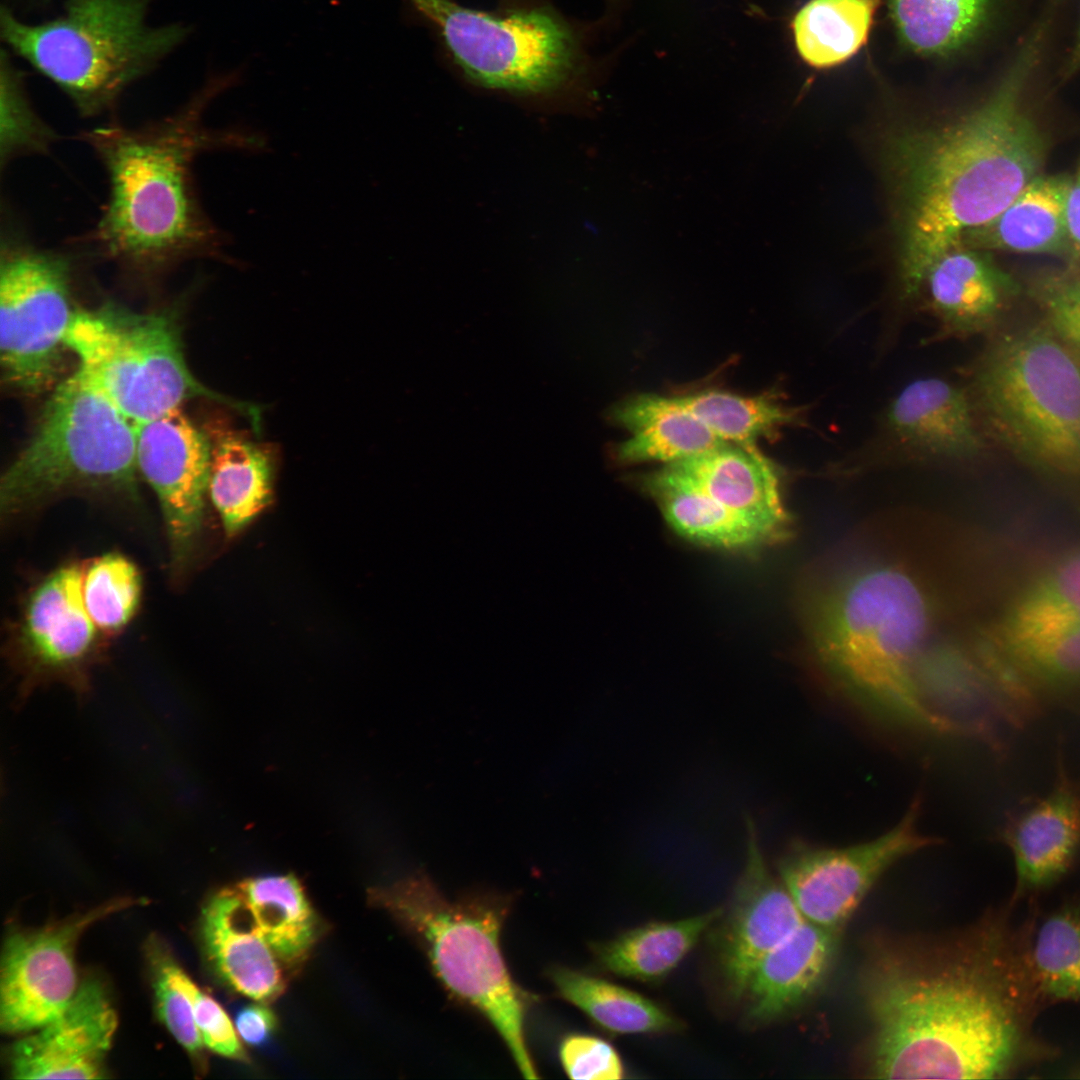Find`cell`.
Segmentation results:
<instances>
[{
    "label": "cell",
    "instance_id": "1",
    "mask_svg": "<svg viewBox=\"0 0 1080 1080\" xmlns=\"http://www.w3.org/2000/svg\"><path fill=\"white\" fill-rule=\"evenodd\" d=\"M1009 903L951 936L887 942L861 976L876 1079H1004L1059 1049L1036 1030L1044 1009Z\"/></svg>",
    "mask_w": 1080,
    "mask_h": 1080
},
{
    "label": "cell",
    "instance_id": "2",
    "mask_svg": "<svg viewBox=\"0 0 1080 1080\" xmlns=\"http://www.w3.org/2000/svg\"><path fill=\"white\" fill-rule=\"evenodd\" d=\"M1039 23L990 94L949 121L897 128L884 147L897 202L904 298L921 291L931 265L969 231L999 215L1039 175L1047 136L1027 88L1043 47Z\"/></svg>",
    "mask_w": 1080,
    "mask_h": 1080
},
{
    "label": "cell",
    "instance_id": "3",
    "mask_svg": "<svg viewBox=\"0 0 1080 1080\" xmlns=\"http://www.w3.org/2000/svg\"><path fill=\"white\" fill-rule=\"evenodd\" d=\"M205 87L177 111L137 127L111 122L78 138L108 178L95 226L75 242L126 273L152 277L201 257L222 256L221 239L200 205L193 176L202 151L220 143L202 124Z\"/></svg>",
    "mask_w": 1080,
    "mask_h": 1080
},
{
    "label": "cell",
    "instance_id": "4",
    "mask_svg": "<svg viewBox=\"0 0 1080 1080\" xmlns=\"http://www.w3.org/2000/svg\"><path fill=\"white\" fill-rule=\"evenodd\" d=\"M930 605L903 569L875 564L828 587L812 606L816 656L861 709L897 726L945 734L921 685Z\"/></svg>",
    "mask_w": 1080,
    "mask_h": 1080
},
{
    "label": "cell",
    "instance_id": "5",
    "mask_svg": "<svg viewBox=\"0 0 1080 1080\" xmlns=\"http://www.w3.org/2000/svg\"><path fill=\"white\" fill-rule=\"evenodd\" d=\"M149 4L67 0L60 15L37 24L21 21L2 6L1 38L61 89L81 116H99L188 34L183 24H149Z\"/></svg>",
    "mask_w": 1080,
    "mask_h": 1080
},
{
    "label": "cell",
    "instance_id": "6",
    "mask_svg": "<svg viewBox=\"0 0 1080 1080\" xmlns=\"http://www.w3.org/2000/svg\"><path fill=\"white\" fill-rule=\"evenodd\" d=\"M371 898L416 938L446 990L493 1026L521 1074L538 1078L525 1036L531 998L513 980L500 946L509 902L451 900L424 876L376 888Z\"/></svg>",
    "mask_w": 1080,
    "mask_h": 1080
},
{
    "label": "cell",
    "instance_id": "7",
    "mask_svg": "<svg viewBox=\"0 0 1080 1080\" xmlns=\"http://www.w3.org/2000/svg\"><path fill=\"white\" fill-rule=\"evenodd\" d=\"M979 405L994 435L1027 464L1080 474V357L1048 326L997 340L975 372Z\"/></svg>",
    "mask_w": 1080,
    "mask_h": 1080
},
{
    "label": "cell",
    "instance_id": "8",
    "mask_svg": "<svg viewBox=\"0 0 1080 1080\" xmlns=\"http://www.w3.org/2000/svg\"><path fill=\"white\" fill-rule=\"evenodd\" d=\"M135 425L79 369L53 389L28 443L0 481L7 517L72 492L135 496Z\"/></svg>",
    "mask_w": 1080,
    "mask_h": 1080
},
{
    "label": "cell",
    "instance_id": "9",
    "mask_svg": "<svg viewBox=\"0 0 1080 1080\" xmlns=\"http://www.w3.org/2000/svg\"><path fill=\"white\" fill-rule=\"evenodd\" d=\"M64 342L77 356L78 368L135 426L203 396L261 425L260 408L210 391L194 378L175 318L167 311L135 312L112 302L76 309Z\"/></svg>",
    "mask_w": 1080,
    "mask_h": 1080
},
{
    "label": "cell",
    "instance_id": "10",
    "mask_svg": "<svg viewBox=\"0 0 1080 1080\" xmlns=\"http://www.w3.org/2000/svg\"><path fill=\"white\" fill-rule=\"evenodd\" d=\"M434 24L449 55L474 82L504 91H553L578 76L579 39L543 6L490 12L453 0H411Z\"/></svg>",
    "mask_w": 1080,
    "mask_h": 1080
},
{
    "label": "cell",
    "instance_id": "11",
    "mask_svg": "<svg viewBox=\"0 0 1080 1080\" xmlns=\"http://www.w3.org/2000/svg\"><path fill=\"white\" fill-rule=\"evenodd\" d=\"M75 310L69 259L7 234L0 260V363L9 388L33 397L56 387Z\"/></svg>",
    "mask_w": 1080,
    "mask_h": 1080
},
{
    "label": "cell",
    "instance_id": "12",
    "mask_svg": "<svg viewBox=\"0 0 1080 1080\" xmlns=\"http://www.w3.org/2000/svg\"><path fill=\"white\" fill-rule=\"evenodd\" d=\"M987 660L1003 677L1080 682V548L1020 592L990 633Z\"/></svg>",
    "mask_w": 1080,
    "mask_h": 1080
},
{
    "label": "cell",
    "instance_id": "13",
    "mask_svg": "<svg viewBox=\"0 0 1080 1080\" xmlns=\"http://www.w3.org/2000/svg\"><path fill=\"white\" fill-rule=\"evenodd\" d=\"M920 800L902 819L870 841L847 847H820L794 841L779 860L780 880L806 921L842 929L876 881L896 862L938 840L918 827Z\"/></svg>",
    "mask_w": 1080,
    "mask_h": 1080
},
{
    "label": "cell",
    "instance_id": "14",
    "mask_svg": "<svg viewBox=\"0 0 1080 1080\" xmlns=\"http://www.w3.org/2000/svg\"><path fill=\"white\" fill-rule=\"evenodd\" d=\"M133 903L112 900L43 928L10 934L1 962V1030L27 1033L58 1017L79 985L74 948L80 935L96 921Z\"/></svg>",
    "mask_w": 1080,
    "mask_h": 1080
},
{
    "label": "cell",
    "instance_id": "15",
    "mask_svg": "<svg viewBox=\"0 0 1080 1080\" xmlns=\"http://www.w3.org/2000/svg\"><path fill=\"white\" fill-rule=\"evenodd\" d=\"M139 472L154 490L164 517L171 558L183 568L204 515L211 440L180 408L135 426Z\"/></svg>",
    "mask_w": 1080,
    "mask_h": 1080
},
{
    "label": "cell",
    "instance_id": "16",
    "mask_svg": "<svg viewBox=\"0 0 1080 1080\" xmlns=\"http://www.w3.org/2000/svg\"><path fill=\"white\" fill-rule=\"evenodd\" d=\"M83 568L61 567L31 594L21 626L20 664L25 675L24 699L35 685L62 680L82 696L85 668L95 646L97 627L82 594Z\"/></svg>",
    "mask_w": 1080,
    "mask_h": 1080
},
{
    "label": "cell",
    "instance_id": "17",
    "mask_svg": "<svg viewBox=\"0 0 1080 1080\" xmlns=\"http://www.w3.org/2000/svg\"><path fill=\"white\" fill-rule=\"evenodd\" d=\"M745 832V864L719 941L722 975L735 997L744 996L760 960L806 921L782 881L769 871L750 816Z\"/></svg>",
    "mask_w": 1080,
    "mask_h": 1080
},
{
    "label": "cell",
    "instance_id": "18",
    "mask_svg": "<svg viewBox=\"0 0 1080 1080\" xmlns=\"http://www.w3.org/2000/svg\"><path fill=\"white\" fill-rule=\"evenodd\" d=\"M1001 839L1014 861V908L1037 904L1072 871L1080 857V781L1062 762L1050 792L1013 816Z\"/></svg>",
    "mask_w": 1080,
    "mask_h": 1080
},
{
    "label": "cell",
    "instance_id": "19",
    "mask_svg": "<svg viewBox=\"0 0 1080 1080\" xmlns=\"http://www.w3.org/2000/svg\"><path fill=\"white\" fill-rule=\"evenodd\" d=\"M117 1028L103 985L86 978L64 1011L14 1044L10 1072L16 1079H99Z\"/></svg>",
    "mask_w": 1080,
    "mask_h": 1080
},
{
    "label": "cell",
    "instance_id": "20",
    "mask_svg": "<svg viewBox=\"0 0 1080 1080\" xmlns=\"http://www.w3.org/2000/svg\"><path fill=\"white\" fill-rule=\"evenodd\" d=\"M671 464L762 530L771 542L788 535L791 519L783 502L779 474L756 446L724 442Z\"/></svg>",
    "mask_w": 1080,
    "mask_h": 1080
},
{
    "label": "cell",
    "instance_id": "21",
    "mask_svg": "<svg viewBox=\"0 0 1080 1080\" xmlns=\"http://www.w3.org/2000/svg\"><path fill=\"white\" fill-rule=\"evenodd\" d=\"M201 938L217 975L233 991L269 1002L285 990V966L253 925L234 885L205 905Z\"/></svg>",
    "mask_w": 1080,
    "mask_h": 1080
},
{
    "label": "cell",
    "instance_id": "22",
    "mask_svg": "<svg viewBox=\"0 0 1080 1080\" xmlns=\"http://www.w3.org/2000/svg\"><path fill=\"white\" fill-rule=\"evenodd\" d=\"M940 337L968 336L990 327L1016 283L978 249L958 245L929 268L923 281ZM921 289V290H922Z\"/></svg>",
    "mask_w": 1080,
    "mask_h": 1080
},
{
    "label": "cell",
    "instance_id": "23",
    "mask_svg": "<svg viewBox=\"0 0 1080 1080\" xmlns=\"http://www.w3.org/2000/svg\"><path fill=\"white\" fill-rule=\"evenodd\" d=\"M840 932L805 921L753 970L744 997L756 1023L778 1019L808 1000L828 975Z\"/></svg>",
    "mask_w": 1080,
    "mask_h": 1080
},
{
    "label": "cell",
    "instance_id": "24",
    "mask_svg": "<svg viewBox=\"0 0 1080 1080\" xmlns=\"http://www.w3.org/2000/svg\"><path fill=\"white\" fill-rule=\"evenodd\" d=\"M886 418L901 444L930 456L967 458L981 448L966 393L939 378L906 385L890 403Z\"/></svg>",
    "mask_w": 1080,
    "mask_h": 1080
},
{
    "label": "cell",
    "instance_id": "25",
    "mask_svg": "<svg viewBox=\"0 0 1080 1080\" xmlns=\"http://www.w3.org/2000/svg\"><path fill=\"white\" fill-rule=\"evenodd\" d=\"M1070 177L1038 175L994 219L959 245L978 250L1065 255L1070 251L1066 200Z\"/></svg>",
    "mask_w": 1080,
    "mask_h": 1080
},
{
    "label": "cell",
    "instance_id": "26",
    "mask_svg": "<svg viewBox=\"0 0 1080 1080\" xmlns=\"http://www.w3.org/2000/svg\"><path fill=\"white\" fill-rule=\"evenodd\" d=\"M612 418L630 432L616 449L625 464H671L711 450L720 440L674 396L640 394L619 404Z\"/></svg>",
    "mask_w": 1080,
    "mask_h": 1080
},
{
    "label": "cell",
    "instance_id": "27",
    "mask_svg": "<svg viewBox=\"0 0 1080 1080\" xmlns=\"http://www.w3.org/2000/svg\"><path fill=\"white\" fill-rule=\"evenodd\" d=\"M1027 968L1043 1008L1080 1004V894L1021 921Z\"/></svg>",
    "mask_w": 1080,
    "mask_h": 1080
},
{
    "label": "cell",
    "instance_id": "28",
    "mask_svg": "<svg viewBox=\"0 0 1080 1080\" xmlns=\"http://www.w3.org/2000/svg\"><path fill=\"white\" fill-rule=\"evenodd\" d=\"M208 494L224 530L233 536L271 502L273 457L265 445L230 430L214 431Z\"/></svg>",
    "mask_w": 1080,
    "mask_h": 1080
},
{
    "label": "cell",
    "instance_id": "29",
    "mask_svg": "<svg viewBox=\"0 0 1080 1080\" xmlns=\"http://www.w3.org/2000/svg\"><path fill=\"white\" fill-rule=\"evenodd\" d=\"M643 483L670 526L687 539L726 549L771 542L762 530L717 501L672 464L648 474Z\"/></svg>",
    "mask_w": 1080,
    "mask_h": 1080
},
{
    "label": "cell",
    "instance_id": "30",
    "mask_svg": "<svg viewBox=\"0 0 1080 1080\" xmlns=\"http://www.w3.org/2000/svg\"><path fill=\"white\" fill-rule=\"evenodd\" d=\"M234 887L250 919L285 966L302 963L319 935V920L293 874L247 878Z\"/></svg>",
    "mask_w": 1080,
    "mask_h": 1080
},
{
    "label": "cell",
    "instance_id": "31",
    "mask_svg": "<svg viewBox=\"0 0 1080 1080\" xmlns=\"http://www.w3.org/2000/svg\"><path fill=\"white\" fill-rule=\"evenodd\" d=\"M723 914L722 908L676 921H656L629 929L600 943L594 954L612 974L644 982L671 973Z\"/></svg>",
    "mask_w": 1080,
    "mask_h": 1080
},
{
    "label": "cell",
    "instance_id": "32",
    "mask_svg": "<svg viewBox=\"0 0 1080 1080\" xmlns=\"http://www.w3.org/2000/svg\"><path fill=\"white\" fill-rule=\"evenodd\" d=\"M880 0H808L791 27L800 58L816 69L839 66L866 44Z\"/></svg>",
    "mask_w": 1080,
    "mask_h": 1080
},
{
    "label": "cell",
    "instance_id": "33",
    "mask_svg": "<svg viewBox=\"0 0 1080 1080\" xmlns=\"http://www.w3.org/2000/svg\"><path fill=\"white\" fill-rule=\"evenodd\" d=\"M550 976L564 1000L612 1033L656 1034L679 1027L657 1003L625 987L565 967L552 969Z\"/></svg>",
    "mask_w": 1080,
    "mask_h": 1080
},
{
    "label": "cell",
    "instance_id": "34",
    "mask_svg": "<svg viewBox=\"0 0 1080 1080\" xmlns=\"http://www.w3.org/2000/svg\"><path fill=\"white\" fill-rule=\"evenodd\" d=\"M900 40L923 56H946L984 28L993 0H888Z\"/></svg>",
    "mask_w": 1080,
    "mask_h": 1080
},
{
    "label": "cell",
    "instance_id": "35",
    "mask_svg": "<svg viewBox=\"0 0 1080 1080\" xmlns=\"http://www.w3.org/2000/svg\"><path fill=\"white\" fill-rule=\"evenodd\" d=\"M674 398L720 440L744 446L776 438L784 427L802 422L800 409L786 406L768 394L743 396L704 390Z\"/></svg>",
    "mask_w": 1080,
    "mask_h": 1080
},
{
    "label": "cell",
    "instance_id": "36",
    "mask_svg": "<svg viewBox=\"0 0 1080 1080\" xmlns=\"http://www.w3.org/2000/svg\"><path fill=\"white\" fill-rule=\"evenodd\" d=\"M85 608L97 629L116 632L133 617L141 595V578L133 562L109 553L83 569Z\"/></svg>",
    "mask_w": 1080,
    "mask_h": 1080
},
{
    "label": "cell",
    "instance_id": "37",
    "mask_svg": "<svg viewBox=\"0 0 1080 1080\" xmlns=\"http://www.w3.org/2000/svg\"><path fill=\"white\" fill-rule=\"evenodd\" d=\"M0 107L2 168L20 155L48 151L55 133L33 110L22 74L4 49L0 57Z\"/></svg>",
    "mask_w": 1080,
    "mask_h": 1080
},
{
    "label": "cell",
    "instance_id": "38",
    "mask_svg": "<svg viewBox=\"0 0 1080 1080\" xmlns=\"http://www.w3.org/2000/svg\"><path fill=\"white\" fill-rule=\"evenodd\" d=\"M146 952L148 959L158 963L171 980L189 997L194 1019L205 1047L223 1057L246 1062L247 1054L235 1026L219 1003L191 980L158 939L149 940Z\"/></svg>",
    "mask_w": 1080,
    "mask_h": 1080
},
{
    "label": "cell",
    "instance_id": "39",
    "mask_svg": "<svg viewBox=\"0 0 1080 1080\" xmlns=\"http://www.w3.org/2000/svg\"><path fill=\"white\" fill-rule=\"evenodd\" d=\"M148 961L153 974V987L160 1019L192 1059L200 1063L202 1067L205 1045L197 1028L189 997L171 980L158 963L151 959Z\"/></svg>",
    "mask_w": 1080,
    "mask_h": 1080
},
{
    "label": "cell",
    "instance_id": "40",
    "mask_svg": "<svg viewBox=\"0 0 1080 1080\" xmlns=\"http://www.w3.org/2000/svg\"><path fill=\"white\" fill-rule=\"evenodd\" d=\"M1036 296L1048 324L1080 357V272L1047 276L1038 283Z\"/></svg>",
    "mask_w": 1080,
    "mask_h": 1080
},
{
    "label": "cell",
    "instance_id": "41",
    "mask_svg": "<svg viewBox=\"0 0 1080 1080\" xmlns=\"http://www.w3.org/2000/svg\"><path fill=\"white\" fill-rule=\"evenodd\" d=\"M560 1060L571 1079L615 1080L624 1076L617 1051L595 1036L573 1034L566 1037L560 1045Z\"/></svg>",
    "mask_w": 1080,
    "mask_h": 1080
},
{
    "label": "cell",
    "instance_id": "42",
    "mask_svg": "<svg viewBox=\"0 0 1080 1080\" xmlns=\"http://www.w3.org/2000/svg\"><path fill=\"white\" fill-rule=\"evenodd\" d=\"M277 1017L266 1002L256 1001L235 1015L234 1026L239 1038L251 1047L266 1045L276 1032Z\"/></svg>",
    "mask_w": 1080,
    "mask_h": 1080
},
{
    "label": "cell",
    "instance_id": "43",
    "mask_svg": "<svg viewBox=\"0 0 1080 1080\" xmlns=\"http://www.w3.org/2000/svg\"><path fill=\"white\" fill-rule=\"evenodd\" d=\"M1066 219L1070 244L1068 259L1072 265H1078L1080 264V162L1075 174L1070 177Z\"/></svg>",
    "mask_w": 1080,
    "mask_h": 1080
},
{
    "label": "cell",
    "instance_id": "44",
    "mask_svg": "<svg viewBox=\"0 0 1080 1080\" xmlns=\"http://www.w3.org/2000/svg\"><path fill=\"white\" fill-rule=\"evenodd\" d=\"M1080 71V27L1072 51L1065 63L1063 77L1069 78Z\"/></svg>",
    "mask_w": 1080,
    "mask_h": 1080
},
{
    "label": "cell",
    "instance_id": "45",
    "mask_svg": "<svg viewBox=\"0 0 1080 1080\" xmlns=\"http://www.w3.org/2000/svg\"><path fill=\"white\" fill-rule=\"evenodd\" d=\"M1069 1074H1070V1077H1072V1078H1080V1064H1078L1077 1066L1071 1068L1069 1070Z\"/></svg>",
    "mask_w": 1080,
    "mask_h": 1080
}]
</instances>
